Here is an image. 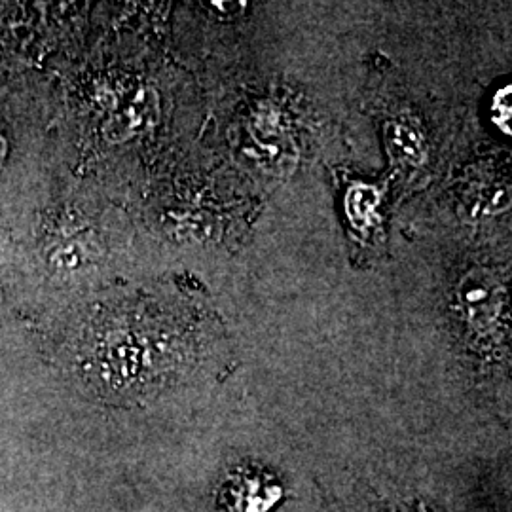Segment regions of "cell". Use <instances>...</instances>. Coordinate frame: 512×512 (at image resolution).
Here are the masks:
<instances>
[{"label":"cell","mask_w":512,"mask_h":512,"mask_svg":"<svg viewBox=\"0 0 512 512\" xmlns=\"http://www.w3.org/2000/svg\"><path fill=\"white\" fill-rule=\"evenodd\" d=\"M505 300V287L486 272H471L459 285V306L475 327L494 325Z\"/></svg>","instance_id":"1"},{"label":"cell","mask_w":512,"mask_h":512,"mask_svg":"<svg viewBox=\"0 0 512 512\" xmlns=\"http://www.w3.org/2000/svg\"><path fill=\"white\" fill-rule=\"evenodd\" d=\"M385 143L399 164L418 165L425 156L420 129L408 122H389L385 126Z\"/></svg>","instance_id":"2"},{"label":"cell","mask_w":512,"mask_h":512,"mask_svg":"<svg viewBox=\"0 0 512 512\" xmlns=\"http://www.w3.org/2000/svg\"><path fill=\"white\" fill-rule=\"evenodd\" d=\"M281 490L260 478H245L234 488V503L230 512H268L279 501Z\"/></svg>","instance_id":"3"},{"label":"cell","mask_w":512,"mask_h":512,"mask_svg":"<svg viewBox=\"0 0 512 512\" xmlns=\"http://www.w3.org/2000/svg\"><path fill=\"white\" fill-rule=\"evenodd\" d=\"M380 194L368 184H355L346 196V213L357 230H366L376 222Z\"/></svg>","instance_id":"4"},{"label":"cell","mask_w":512,"mask_h":512,"mask_svg":"<svg viewBox=\"0 0 512 512\" xmlns=\"http://www.w3.org/2000/svg\"><path fill=\"white\" fill-rule=\"evenodd\" d=\"M147 101L148 99H145L143 95H139L135 105H129L128 110L116 118V122L110 126L112 133L114 131L118 133L114 139H128L129 135L141 126L145 112L148 110Z\"/></svg>","instance_id":"5"},{"label":"cell","mask_w":512,"mask_h":512,"mask_svg":"<svg viewBox=\"0 0 512 512\" xmlns=\"http://www.w3.org/2000/svg\"><path fill=\"white\" fill-rule=\"evenodd\" d=\"M511 99L512 86H507L495 93L492 103V122L507 135H511Z\"/></svg>","instance_id":"6"},{"label":"cell","mask_w":512,"mask_h":512,"mask_svg":"<svg viewBox=\"0 0 512 512\" xmlns=\"http://www.w3.org/2000/svg\"><path fill=\"white\" fill-rule=\"evenodd\" d=\"M245 4L243 2H213V8L217 10V12H228V14H232L234 10H239V8H243Z\"/></svg>","instance_id":"7"},{"label":"cell","mask_w":512,"mask_h":512,"mask_svg":"<svg viewBox=\"0 0 512 512\" xmlns=\"http://www.w3.org/2000/svg\"><path fill=\"white\" fill-rule=\"evenodd\" d=\"M4 156H6V141L0 137V167H2V162H4Z\"/></svg>","instance_id":"8"}]
</instances>
